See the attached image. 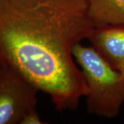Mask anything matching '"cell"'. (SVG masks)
I'll use <instances>...</instances> for the list:
<instances>
[{"instance_id":"obj_4","label":"cell","mask_w":124,"mask_h":124,"mask_svg":"<svg viewBox=\"0 0 124 124\" xmlns=\"http://www.w3.org/2000/svg\"><path fill=\"white\" fill-rule=\"evenodd\" d=\"M88 39L112 68L119 70L124 66V25L95 28Z\"/></svg>"},{"instance_id":"obj_2","label":"cell","mask_w":124,"mask_h":124,"mask_svg":"<svg viewBox=\"0 0 124 124\" xmlns=\"http://www.w3.org/2000/svg\"><path fill=\"white\" fill-rule=\"evenodd\" d=\"M72 54L84 76L88 112L112 119L119 115L124 103V79L91 47L76 44Z\"/></svg>"},{"instance_id":"obj_6","label":"cell","mask_w":124,"mask_h":124,"mask_svg":"<svg viewBox=\"0 0 124 124\" xmlns=\"http://www.w3.org/2000/svg\"><path fill=\"white\" fill-rule=\"evenodd\" d=\"M44 124L37 110L30 112L23 117L21 124Z\"/></svg>"},{"instance_id":"obj_1","label":"cell","mask_w":124,"mask_h":124,"mask_svg":"<svg viewBox=\"0 0 124 124\" xmlns=\"http://www.w3.org/2000/svg\"><path fill=\"white\" fill-rule=\"evenodd\" d=\"M94 28L88 0H0V64L47 94L57 110H75L86 84L72 50Z\"/></svg>"},{"instance_id":"obj_7","label":"cell","mask_w":124,"mask_h":124,"mask_svg":"<svg viewBox=\"0 0 124 124\" xmlns=\"http://www.w3.org/2000/svg\"><path fill=\"white\" fill-rule=\"evenodd\" d=\"M121 72V75H122V76H123V77H124V66L121 69H120L119 70Z\"/></svg>"},{"instance_id":"obj_5","label":"cell","mask_w":124,"mask_h":124,"mask_svg":"<svg viewBox=\"0 0 124 124\" xmlns=\"http://www.w3.org/2000/svg\"><path fill=\"white\" fill-rule=\"evenodd\" d=\"M88 4L95 28L124 25V0H88Z\"/></svg>"},{"instance_id":"obj_3","label":"cell","mask_w":124,"mask_h":124,"mask_svg":"<svg viewBox=\"0 0 124 124\" xmlns=\"http://www.w3.org/2000/svg\"><path fill=\"white\" fill-rule=\"evenodd\" d=\"M38 91L13 68L1 63L0 124H21L27 114L37 110Z\"/></svg>"}]
</instances>
